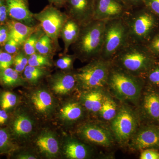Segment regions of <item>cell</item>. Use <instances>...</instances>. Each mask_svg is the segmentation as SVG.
<instances>
[{"label":"cell","instance_id":"cell-1","mask_svg":"<svg viewBox=\"0 0 159 159\" xmlns=\"http://www.w3.org/2000/svg\"><path fill=\"white\" fill-rule=\"evenodd\" d=\"M113 65L135 76L146 74L155 66L156 57L145 44L128 43L111 60Z\"/></svg>","mask_w":159,"mask_h":159},{"label":"cell","instance_id":"cell-2","mask_svg":"<svg viewBox=\"0 0 159 159\" xmlns=\"http://www.w3.org/2000/svg\"><path fill=\"white\" fill-rule=\"evenodd\" d=\"M122 18L129 42L146 45L159 30V17L143 5L129 9Z\"/></svg>","mask_w":159,"mask_h":159},{"label":"cell","instance_id":"cell-3","mask_svg":"<svg viewBox=\"0 0 159 159\" xmlns=\"http://www.w3.org/2000/svg\"><path fill=\"white\" fill-rule=\"evenodd\" d=\"M106 22L105 20H93L80 27L78 37L72 45L76 57L90 61L100 57Z\"/></svg>","mask_w":159,"mask_h":159},{"label":"cell","instance_id":"cell-4","mask_svg":"<svg viewBox=\"0 0 159 159\" xmlns=\"http://www.w3.org/2000/svg\"><path fill=\"white\" fill-rule=\"evenodd\" d=\"M107 85L120 99L134 102L139 100L143 85V80L123 70L112 64Z\"/></svg>","mask_w":159,"mask_h":159},{"label":"cell","instance_id":"cell-5","mask_svg":"<svg viewBox=\"0 0 159 159\" xmlns=\"http://www.w3.org/2000/svg\"><path fill=\"white\" fill-rule=\"evenodd\" d=\"M111 61L99 57L91 61L74 74L77 83L86 90L103 88L107 85Z\"/></svg>","mask_w":159,"mask_h":159},{"label":"cell","instance_id":"cell-6","mask_svg":"<svg viewBox=\"0 0 159 159\" xmlns=\"http://www.w3.org/2000/svg\"><path fill=\"white\" fill-rule=\"evenodd\" d=\"M128 43V30L122 18L106 21L100 57L105 60H111Z\"/></svg>","mask_w":159,"mask_h":159},{"label":"cell","instance_id":"cell-7","mask_svg":"<svg viewBox=\"0 0 159 159\" xmlns=\"http://www.w3.org/2000/svg\"><path fill=\"white\" fill-rule=\"evenodd\" d=\"M33 17L39 22L45 34L55 43L60 36L63 27L69 18L66 12H61L51 4L40 12L33 14Z\"/></svg>","mask_w":159,"mask_h":159},{"label":"cell","instance_id":"cell-8","mask_svg":"<svg viewBox=\"0 0 159 159\" xmlns=\"http://www.w3.org/2000/svg\"><path fill=\"white\" fill-rule=\"evenodd\" d=\"M138 124V118L134 111L126 106H122L113 119L111 128L117 141L124 144L136 132Z\"/></svg>","mask_w":159,"mask_h":159},{"label":"cell","instance_id":"cell-9","mask_svg":"<svg viewBox=\"0 0 159 159\" xmlns=\"http://www.w3.org/2000/svg\"><path fill=\"white\" fill-rule=\"evenodd\" d=\"M64 7L69 18L80 27L93 20L94 0H67Z\"/></svg>","mask_w":159,"mask_h":159},{"label":"cell","instance_id":"cell-10","mask_svg":"<svg viewBox=\"0 0 159 159\" xmlns=\"http://www.w3.org/2000/svg\"><path fill=\"white\" fill-rule=\"evenodd\" d=\"M128 10L122 0H95L93 20L107 21L121 18Z\"/></svg>","mask_w":159,"mask_h":159},{"label":"cell","instance_id":"cell-11","mask_svg":"<svg viewBox=\"0 0 159 159\" xmlns=\"http://www.w3.org/2000/svg\"><path fill=\"white\" fill-rule=\"evenodd\" d=\"M130 147L134 150L147 148L159 149V127L148 125L136 131L132 137Z\"/></svg>","mask_w":159,"mask_h":159},{"label":"cell","instance_id":"cell-12","mask_svg":"<svg viewBox=\"0 0 159 159\" xmlns=\"http://www.w3.org/2000/svg\"><path fill=\"white\" fill-rule=\"evenodd\" d=\"M80 136L86 141L104 147H109L113 142V134L107 129L96 124H88L80 129Z\"/></svg>","mask_w":159,"mask_h":159},{"label":"cell","instance_id":"cell-13","mask_svg":"<svg viewBox=\"0 0 159 159\" xmlns=\"http://www.w3.org/2000/svg\"><path fill=\"white\" fill-rule=\"evenodd\" d=\"M8 14L15 20L29 26H35L33 14L29 10L28 4L18 0H6Z\"/></svg>","mask_w":159,"mask_h":159},{"label":"cell","instance_id":"cell-14","mask_svg":"<svg viewBox=\"0 0 159 159\" xmlns=\"http://www.w3.org/2000/svg\"><path fill=\"white\" fill-rule=\"evenodd\" d=\"M6 26L8 29V39L14 40L21 46L32 33L39 30L35 26H28L15 20L9 21Z\"/></svg>","mask_w":159,"mask_h":159},{"label":"cell","instance_id":"cell-15","mask_svg":"<svg viewBox=\"0 0 159 159\" xmlns=\"http://www.w3.org/2000/svg\"><path fill=\"white\" fill-rule=\"evenodd\" d=\"M76 84L74 74H57L52 79V89L56 94L65 95L70 92Z\"/></svg>","mask_w":159,"mask_h":159},{"label":"cell","instance_id":"cell-16","mask_svg":"<svg viewBox=\"0 0 159 159\" xmlns=\"http://www.w3.org/2000/svg\"><path fill=\"white\" fill-rule=\"evenodd\" d=\"M102 89H94L84 92L81 97L83 104L92 113L99 112L105 94Z\"/></svg>","mask_w":159,"mask_h":159},{"label":"cell","instance_id":"cell-17","mask_svg":"<svg viewBox=\"0 0 159 159\" xmlns=\"http://www.w3.org/2000/svg\"><path fill=\"white\" fill-rule=\"evenodd\" d=\"M80 29V26L78 23L69 18L63 27L60 34L64 43L65 53L68 51L70 47L77 39Z\"/></svg>","mask_w":159,"mask_h":159},{"label":"cell","instance_id":"cell-18","mask_svg":"<svg viewBox=\"0 0 159 159\" xmlns=\"http://www.w3.org/2000/svg\"><path fill=\"white\" fill-rule=\"evenodd\" d=\"M143 109L149 119L159 121V93L150 92L145 95L143 100Z\"/></svg>","mask_w":159,"mask_h":159},{"label":"cell","instance_id":"cell-19","mask_svg":"<svg viewBox=\"0 0 159 159\" xmlns=\"http://www.w3.org/2000/svg\"><path fill=\"white\" fill-rule=\"evenodd\" d=\"M36 144L42 152L49 156H55L58 153V142L51 134H44L40 136L36 141Z\"/></svg>","mask_w":159,"mask_h":159},{"label":"cell","instance_id":"cell-20","mask_svg":"<svg viewBox=\"0 0 159 159\" xmlns=\"http://www.w3.org/2000/svg\"><path fill=\"white\" fill-rule=\"evenodd\" d=\"M31 100L35 109L43 113L50 110L53 105V100L50 93L47 91L38 90L34 92Z\"/></svg>","mask_w":159,"mask_h":159},{"label":"cell","instance_id":"cell-21","mask_svg":"<svg viewBox=\"0 0 159 159\" xmlns=\"http://www.w3.org/2000/svg\"><path fill=\"white\" fill-rule=\"evenodd\" d=\"M64 152L66 157L71 159H85L89 155L86 146L75 141H70L66 144Z\"/></svg>","mask_w":159,"mask_h":159},{"label":"cell","instance_id":"cell-22","mask_svg":"<svg viewBox=\"0 0 159 159\" xmlns=\"http://www.w3.org/2000/svg\"><path fill=\"white\" fill-rule=\"evenodd\" d=\"M118 111L116 102L111 97L105 95L101 108L98 112L100 117L106 121H111L116 116Z\"/></svg>","mask_w":159,"mask_h":159},{"label":"cell","instance_id":"cell-23","mask_svg":"<svg viewBox=\"0 0 159 159\" xmlns=\"http://www.w3.org/2000/svg\"><path fill=\"white\" fill-rule=\"evenodd\" d=\"M32 122L29 117L25 115H20L16 117L13 123L15 133L18 136L28 134L32 130Z\"/></svg>","mask_w":159,"mask_h":159},{"label":"cell","instance_id":"cell-24","mask_svg":"<svg viewBox=\"0 0 159 159\" xmlns=\"http://www.w3.org/2000/svg\"><path fill=\"white\" fill-rule=\"evenodd\" d=\"M60 113L63 119L68 121H75L82 116V109L77 102H70L62 107Z\"/></svg>","mask_w":159,"mask_h":159},{"label":"cell","instance_id":"cell-25","mask_svg":"<svg viewBox=\"0 0 159 159\" xmlns=\"http://www.w3.org/2000/svg\"><path fill=\"white\" fill-rule=\"evenodd\" d=\"M0 80L8 86L20 84L22 81L18 72L10 67L0 70Z\"/></svg>","mask_w":159,"mask_h":159},{"label":"cell","instance_id":"cell-26","mask_svg":"<svg viewBox=\"0 0 159 159\" xmlns=\"http://www.w3.org/2000/svg\"><path fill=\"white\" fill-rule=\"evenodd\" d=\"M43 34L39 29L30 35L23 44V49L27 56H30L36 53V44L38 41Z\"/></svg>","mask_w":159,"mask_h":159},{"label":"cell","instance_id":"cell-27","mask_svg":"<svg viewBox=\"0 0 159 159\" xmlns=\"http://www.w3.org/2000/svg\"><path fill=\"white\" fill-rule=\"evenodd\" d=\"M53 41L44 33L41 36L36 43V51L40 54L48 56L53 51Z\"/></svg>","mask_w":159,"mask_h":159},{"label":"cell","instance_id":"cell-28","mask_svg":"<svg viewBox=\"0 0 159 159\" xmlns=\"http://www.w3.org/2000/svg\"><path fill=\"white\" fill-rule=\"evenodd\" d=\"M45 74L43 69L30 65L26 66L24 70V75L26 79L31 82H36Z\"/></svg>","mask_w":159,"mask_h":159},{"label":"cell","instance_id":"cell-29","mask_svg":"<svg viewBox=\"0 0 159 159\" xmlns=\"http://www.w3.org/2000/svg\"><path fill=\"white\" fill-rule=\"evenodd\" d=\"M28 64L30 66L38 67L50 66H51V61L49 59L48 56L36 53L29 56Z\"/></svg>","mask_w":159,"mask_h":159},{"label":"cell","instance_id":"cell-30","mask_svg":"<svg viewBox=\"0 0 159 159\" xmlns=\"http://www.w3.org/2000/svg\"><path fill=\"white\" fill-rule=\"evenodd\" d=\"M17 98L10 92H4L0 95V106L4 110L9 109L16 104Z\"/></svg>","mask_w":159,"mask_h":159},{"label":"cell","instance_id":"cell-31","mask_svg":"<svg viewBox=\"0 0 159 159\" xmlns=\"http://www.w3.org/2000/svg\"><path fill=\"white\" fill-rule=\"evenodd\" d=\"M26 55V54H24L22 52H20L14 57L13 64L15 70L18 73H21L24 71L28 64L29 59Z\"/></svg>","mask_w":159,"mask_h":159},{"label":"cell","instance_id":"cell-32","mask_svg":"<svg viewBox=\"0 0 159 159\" xmlns=\"http://www.w3.org/2000/svg\"><path fill=\"white\" fill-rule=\"evenodd\" d=\"M76 56L73 55H66L57 60L56 66L57 67L62 70H70L73 66L74 60Z\"/></svg>","mask_w":159,"mask_h":159},{"label":"cell","instance_id":"cell-33","mask_svg":"<svg viewBox=\"0 0 159 159\" xmlns=\"http://www.w3.org/2000/svg\"><path fill=\"white\" fill-rule=\"evenodd\" d=\"M145 45L154 56L159 57V30Z\"/></svg>","mask_w":159,"mask_h":159},{"label":"cell","instance_id":"cell-34","mask_svg":"<svg viewBox=\"0 0 159 159\" xmlns=\"http://www.w3.org/2000/svg\"><path fill=\"white\" fill-rule=\"evenodd\" d=\"M14 57L7 52H1L0 54V70L10 67L13 63Z\"/></svg>","mask_w":159,"mask_h":159},{"label":"cell","instance_id":"cell-35","mask_svg":"<svg viewBox=\"0 0 159 159\" xmlns=\"http://www.w3.org/2000/svg\"><path fill=\"white\" fill-rule=\"evenodd\" d=\"M146 74L148 80L151 83L159 86V66H155Z\"/></svg>","mask_w":159,"mask_h":159},{"label":"cell","instance_id":"cell-36","mask_svg":"<svg viewBox=\"0 0 159 159\" xmlns=\"http://www.w3.org/2000/svg\"><path fill=\"white\" fill-rule=\"evenodd\" d=\"M143 6L159 17V0H144Z\"/></svg>","mask_w":159,"mask_h":159},{"label":"cell","instance_id":"cell-37","mask_svg":"<svg viewBox=\"0 0 159 159\" xmlns=\"http://www.w3.org/2000/svg\"><path fill=\"white\" fill-rule=\"evenodd\" d=\"M5 49L7 53L14 54L19 51L20 45L12 39H8L5 43Z\"/></svg>","mask_w":159,"mask_h":159},{"label":"cell","instance_id":"cell-38","mask_svg":"<svg viewBox=\"0 0 159 159\" xmlns=\"http://www.w3.org/2000/svg\"><path fill=\"white\" fill-rule=\"evenodd\" d=\"M140 159H159V152L154 148L144 149L141 152Z\"/></svg>","mask_w":159,"mask_h":159},{"label":"cell","instance_id":"cell-39","mask_svg":"<svg viewBox=\"0 0 159 159\" xmlns=\"http://www.w3.org/2000/svg\"><path fill=\"white\" fill-rule=\"evenodd\" d=\"M9 145V138L6 131L0 128V152L6 150Z\"/></svg>","mask_w":159,"mask_h":159},{"label":"cell","instance_id":"cell-40","mask_svg":"<svg viewBox=\"0 0 159 159\" xmlns=\"http://www.w3.org/2000/svg\"><path fill=\"white\" fill-rule=\"evenodd\" d=\"M129 9L143 6L144 0H122Z\"/></svg>","mask_w":159,"mask_h":159},{"label":"cell","instance_id":"cell-41","mask_svg":"<svg viewBox=\"0 0 159 159\" xmlns=\"http://www.w3.org/2000/svg\"><path fill=\"white\" fill-rule=\"evenodd\" d=\"M8 39V29L7 26L0 27V44L6 43Z\"/></svg>","mask_w":159,"mask_h":159},{"label":"cell","instance_id":"cell-42","mask_svg":"<svg viewBox=\"0 0 159 159\" xmlns=\"http://www.w3.org/2000/svg\"><path fill=\"white\" fill-rule=\"evenodd\" d=\"M7 6L5 5L0 6V22L5 21L7 18Z\"/></svg>","mask_w":159,"mask_h":159},{"label":"cell","instance_id":"cell-43","mask_svg":"<svg viewBox=\"0 0 159 159\" xmlns=\"http://www.w3.org/2000/svg\"><path fill=\"white\" fill-rule=\"evenodd\" d=\"M51 5L57 8L64 7L67 0H48Z\"/></svg>","mask_w":159,"mask_h":159},{"label":"cell","instance_id":"cell-44","mask_svg":"<svg viewBox=\"0 0 159 159\" xmlns=\"http://www.w3.org/2000/svg\"><path fill=\"white\" fill-rule=\"evenodd\" d=\"M8 118V115L5 110H0V125L5 124Z\"/></svg>","mask_w":159,"mask_h":159},{"label":"cell","instance_id":"cell-45","mask_svg":"<svg viewBox=\"0 0 159 159\" xmlns=\"http://www.w3.org/2000/svg\"><path fill=\"white\" fill-rule=\"evenodd\" d=\"M19 158L21 159H36L35 157L32 156L26 155H23L20 156L19 157Z\"/></svg>","mask_w":159,"mask_h":159},{"label":"cell","instance_id":"cell-46","mask_svg":"<svg viewBox=\"0 0 159 159\" xmlns=\"http://www.w3.org/2000/svg\"><path fill=\"white\" fill-rule=\"evenodd\" d=\"M4 5V0H0V6Z\"/></svg>","mask_w":159,"mask_h":159},{"label":"cell","instance_id":"cell-47","mask_svg":"<svg viewBox=\"0 0 159 159\" xmlns=\"http://www.w3.org/2000/svg\"><path fill=\"white\" fill-rule=\"evenodd\" d=\"M18 1H22L26 3V4H28V0H18Z\"/></svg>","mask_w":159,"mask_h":159},{"label":"cell","instance_id":"cell-48","mask_svg":"<svg viewBox=\"0 0 159 159\" xmlns=\"http://www.w3.org/2000/svg\"><path fill=\"white\" fill-rule=\"evenodd\" d=\"M1 50H0V54H1Z\"/></svg>","mask_w":159,"mask_h":159},{"label":"cell","instance_id":"cell-49","mask_svg":"<svg viewBox=\"0 0 159 159\" xmlns=\"http://www.w3.org/2000/svg\"><path fill=\"white\" fill-rule=\"evenodd\" d=\"M94 1H95V0H94Z\"/></svg>","mask_w":159,"mask_h":159}]
</instances>
